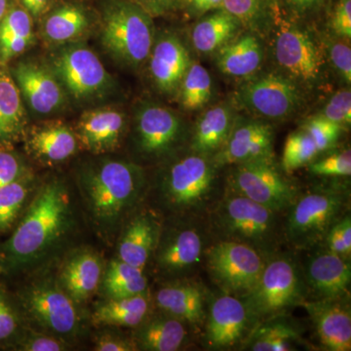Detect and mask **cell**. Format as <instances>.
Segmentation results:
<instances>
[{"mask_svg":"<svg viewBox=\"0 0 351 351\" xmlns=\"http://www.w3.org/2000/svg\"><path fill=\"white\" fill-rule=\"evenodd\" d=\"M34 191L10 237L0 244L2 274H19L43 265L75 228L73 198L64 182L51 178Z\"/></svg>","mask_w":351,"mask_h":351,"instance_id":"1","label":"cell"},{"mask_svg":"<svg viewBox=\"0 0 351 351\" xmlns=\"http://www.w3.org/2000/svg\"><path fill=\"white\" fill-rule=\"evenodd\" d=\"M78 186L94 230L112 240L144 199L147 178L137 164L108 159L83 168Z\"/></svg>","mask_w":351,"mask_h":351,"instance_id":"2","label":"cell"},{"mask_svg":"<svg viewBox=\"0 0 351 351\" xmlns=\"http://www.w3.org/2000/svg\"><path fill=\"white\" fill-rule=\"evenodd\" d=\"M281 215L225 189L206 217L215 240L247 245L267 258L280 251L285 243Z\"/></svg>","mask_w":351,"mask_h":351,"instance_id":"3","label":"cell"},{"mask_svg":"<svg viewBox=\"0 0 351 351\" xmlns=\"http://www.w3.org/2000/svg\"><path fill=\"white\" fill-rule=\"evenodd\" d=\"M213 158L191 152L170 164L158 184V201L172 218H203L218 202V171Z\"/></svg>","mask_w":351,"mask_h":351,"instance_id":"4","label":"cell"},{"mask_svg":"<svg viewBox=\"0 0 351 351\" xmlns=\"http://www.w3.org/2000/svg\"><path fill=\"white\" fill-rule=\"evenodd\" d=\"M306 299L301 263L293 253L279 251L267 258L258 283L241 300L257 326L293 307L301 306Z\"/></svg>","mask_w":351,"mask_h":351,"instance_id":"5","label":"cell"},{"mask_svg":"<svg viewBox=\"0 0 351 351\" xmlns=\"http://www.w3.org/2000/svg\"><path fill=\"white\" fill-rule=\"evenodd\" d=\"M348 193L339 189H317L299 195L286 212L285 242L297 250L323 245L332 226L348 214Z\"/></svg>","mask_w":351,"mask_h":351,"instance_id":"6","label":"cell"},{"mask_svg":"<svg viewBox=\"0 0 351 351\" xmlns=\"http://www.w3.org/2000/svg\"><path fill=\"white\" fill-rule=\"evenodd\" d=\"M25 323L34 329L69 341L80 330L78 306L60 286L56 277H38L16 293Z\"/></svg>","mask_w":351,"mask_h":351,"instance_id":"7","label":"cell"},{"mask_svg":"<svg viewBox=\"0 0 351 351\" xmlns=\"http://www.w3.org/2000/svg\"><path fill=\"white\" fill-rule=\"evenodd\" d=\"M274 58L284 75L300 87L316 88L325 78L328 63L324 45L306 27L283 19L274 4Z\"/></svg>","mask_w":351,"mask_h":351,"instance_id":"8","label":"cell"},{"mask_svg":"<svg viewBox=\"0 0 351 351\" xmlns=\"http://www.w3.org/2000/svg\"><path fill=\"white\" fill-rule=\"evenodd\" d=\"M152 18L136 2L113 0L104 13L103 45L121 63L138 68L149 60L156 40Z\"/></svg>","mask_w":351,"mask_h":351,"instance_id":"9","label":"cell"},{"mask_svg":"<svg viewBox=\"0 0 351 351\" xmlns=\"http://www.w3.org/2000/svg\"><path fill=\"white\" fill-rule=\"evenodd\" d=\"M201 219L172 218L169 225L164 221L152 262L166 280L188 278L204 263L212 237L208 225H201Z\"/></svg>","mask_w":351,"mask_h":351,"instance_id":"10","label":"cell"},{"mask_svg":"<svg viewBox=\"0 0 351 351\" xmlns=\"http://www.w3.org/2000/svg\"><path fill=\"white\" fill-rule=\"evenodd\" d=\"M265 261L260 252L247 245L214 240L205 251L203 265L221 292L242 299L258 283Z\"/></svg>","mask_w":351,"mask_h":351,"instance_id":"11","label":"cell"},{"mask_svg":"<svg viewBox=\"0 0 351 351\" xmlns=\"http://www.w3.org/2000/svg\"><path fill=\"white\" fill-rule=\"evenodd\" d=\"M226 189L285 214L300 195L292 182L276 167L274 157L230 166Z\"/></svg>","mask_w":351,"mask_h":351,"instance_id":"12","label":"cell"},{"mask_svg":"<svg viewBox=\"0 0 351 351\" xmlns=\"http://www.w3.org/2000/svg\"><path fill=\"white\" fill-rule=\"evenodd\" d=\"M237 99L249 112L269 120L293 117L302 105L301 87L281 73L251 77L240 86Z\"/></svg>","mask_w":351,"mask_h":351,"instance_id":"13","label":"cell"},{"mask_svg":"<svg viewBox=\"0 0 351 351\" xmlns=\"http://www.w3.org/2000/svg\"><path fill=\"white\" fill-rule=\"evenodd\" d=\"M255 327L256 323L240 298L223 293L210 301L203 327L209 348L225 350L243 345Z\"/></svg>","mask_w":351,"mask_h":351,"instance_id":"14","label":"cell"},{"mask_svg":"<svg viewBox=\"0 0 351 351\" xmlns=\"http://www.w3.org/2000/svg\"><path fill=\"white\" fill-rule=\"evenodd\" d=\"M54 75L76 99H88L101 93L110 75L100 59L89 48L71 46L53 59Z\"/></svg>","mask_w":351,"mask_h":351,"instance_id":"15","label":"cell"},{"mask_svg":"<svg viewBox=\"0 0 351 351\" xmlns=\"http://www.w3.org/2000/svg\"><path fill=\"white\" fill-rule=\"evenodd\" d=\"M184 137L181 117L169 108L147 105L136 117L135 143L138 152L149 159H159L174 152Z\"/></svg>","mask_w":351,"mask_h":351,"instance_id":"16","label":"cell"},{"mask_svg":"<svg viewBox=\"0 0 351 351\" xmlns=\"http://www.w3.org/2000/svg\"><path fill=\"white\" fill-rule=\"evenodd\" d=\"M307 251L311 253L301 265L307 297L311 295L313 300L350 297V260L332 253L323 245Z\"/></svg>","mask_w":351,"mask_h":351,"instance_id":"17","label":"cell"},{"mask_svg":"<svg viewBox=\"0 0 351 351\" xmlns=\"http://www.w3.org/2000/svg\"><path fill=\"white\" fill-rule=\"evenodd\" d=\"M274 132L261 120L235 117L230 135L216 156L212 157L219 168L274 157Z\"/></svg>","mask_w":351,"mask_h":351,"instance_id":"18","label":"cell"},{"mask_svg":"<svg viewBox=\"0 0 351 351\" xmlns=\"http://www.w3.org/2000/svg\"><path fill=\"white\" fill-rule=\"evenodd\" d=\"M163 223L156 210H136L120 230L117 258L145 270L154 257Z\"/></svg>","mask_w":351,"mask_h":351,"instance_id":"19","label":"cell"},{"mask_svg":"<svg viewBox=\"0 0 351 351\" xmlns=\"http://www.w3.org/2000/svg\"><path fill=\"white\" fill-rule=\"evenodd\" d=\"M159 311L182 321L195 331L204 327L207 315V292L189 278L175 279L157 289L154 299Z\"/></svg>","mask_w":351,"mask_h":351,"instance_id":"20","label":"cell"},{"mask_svg":"<svg viewBox=\"0 0 351 351\" xmlns=\"http://www.w3.org/2000/svg\"><path fill=\"white\" fill-rule=\"evenodd\" d=\"M350 297L337 300H306V309L324 350H351V311Z\"/></svg>","mask_w":351,"mask_h":351,"instance_id":"21","label":"cell"},{"mask_svg":"<svg viewBox=\"0 0 351 351\" xmlns=\"http://www.w3.org/2000/svg\"><path fill=\"white\" fill-rule=\"evenodd\" d=\"M104 270L100 255L93 250L82 249L66 258L56 278L64 292L80 306L100 290Z\"/></svg>","mask_w":351,"mask_h":351,"instance_id":"22","label":"cell"},{"mask_svg":"<svg viewBox=\"0 0 351 351\" xmlns=\"http://www.w3.org/2000/svg\"><path fill=\"white\" fill-rule=\"evenodd\" d=\"M126 129L125 115L114 108L90 110L78 120L75 132L85 151L103 154L119 147Z\"/></svg>","mask_w":351,"mask_h":351,"instance_id":"23","label":"cell"},{"mask_svg":"<svg viewBox=\"0 0 351 351\" xmlns=\"http://www.w3.org/2000/svg\"><path fill=\"white\" fill-rule=\"evenodd\" d=\"M11 75L27 105L38 114H50L63 106L61 83L48 69L31 62H21Z\"/></svg>","mask_w":351,"mask_h":351,"instance_id":"24","label":"cell"},{"mask_svg":"<svg viewBox=\"0 0 351 351\" xmlns=\"http://www.w3.org/2000/svg\"><path fill=\"white\" fill-rule=\"evenodd\" d=\"M149 60V71L156 86L163 93H178L191 64L181 39L170 34L156 39Z\"/></svg>","mask_w":351,"mask_h":351,"instance_id":"25","label":"cell"},{"mask_svg":"<svg viewBox=\"0 0 351 351\" xmlns=\"http://www.w3.org/2000/svg\"><path fill=\"white\" fill-rule=\"evenodd\" d=\"M27 152L40 162H63L77 151L75 132L62 122L41 124L25 134Z\"/></svg>","mask_w":351,"mask_h":351,"instance_id":"26","label":"cell"},{"mask_svg":"<svg viewBox=\"0 0 351 351\" xmlns=\"http://www.w3.org/2000/svg\"><path fill=\"white\" fill-rule=\"evenodd\" d=\"M189 326L169 314L159 311L149 314L137 327L134 328V343L138 350L176 351L186 345Z\"/></svg>","mask_w":351,"mask_h":351,"instance_id":"27","label":"cell"},{"mask_svg":"<svg viewBox=\"0 0 351 351\" xmlns=\"http://www.w3.org/2000/svg\"><path fill=\"white\" fill-rule=\"evenodd\" d=\"M263 47L254 34L237 36L216 52L217 66L230 77H252L260 69Z\"/></svg>","mask_w":351,"mask_h":351,"instance_id":"28","label":"cell"},{"mask_svg":"<svg viewBox=\"0 0 351 351\" xmlns=\"http://www.w3.org/2000/svg\"><path fill=\"white\" fill-rule=\"evenodd\" d=\"M12 75L0 63V147H11L25 137L27 115Z\"/></svg>","mask_w":351,"mask_h":351,"instance_id":"29","label":"cell"},{"mask_svg":"<svg viewBox=\"0 0 351 351\" xmlns=\"http://www.w3.org/2000/svg\"><path fill=\"white\" fill-rule=\"evenodd\" d=\"M149 292L126 298H106L91 315L95 325L104 327L135 328L152 313Z\"/></svg>","mask_w":351,"mask_h":351,"instance_id":"30","label":"cell"},{"mask_svg":"<svg viewBox=\"0 0 351 351\" xmlns=\"http://www.w3.org/2000/svg\"><path fill=\"white\" fill-rule=\"evenodd\" d=\"M235 115L226 105L215 106L198 119L191 140V152L213 157L230 135Z\"/></svg>","mask_w":351,"mask_h":351,"instance_id":"31","label":"cell"},{"mask_svg":"<svg viewBox=\"0 0 351 351\" xmlns=\"http://www.w3.org/2000/svg\"><path fill=\"white\" fill-rule=\"evenodd\" d=\"M242 25L234 16L221 8L196 23L191 32L193 47L202 54L221 49L237 36Z\"/></svg>","mask_w":351,"mask_h":351,"instance_id":"32","label":"cell"},{"mask_svg":"<svg viewBox=\"0 0 351 351\" xmlns=\"http://www.w3.org/2000/svg\"><path fill=\"white\" fill-rule=\"evenodd\" d=\"M301 332L281 316L263 321L254 328L242 350L253 351H292L304 345Z\"/></svg>","mask_w":351,"mask_h":351,"instance_id":"33","label":"cell"},{"mask_svg":"<svg viewBox=\"0 0 351 351\" xmlns=\"http://www.w3.org/2000/svg\"><path fill=\"white\" fill-rule=\"evenodd\" d=\"M145 270L113 258L104 270L100 290L106 298H126L147 292Z\"/></svg>","mask_w":351,"mask_h":351,"instance_id":"34","label":"cell"},{"mask_svg":"<svg viewBox=\"0 0 351 351\" xmlns=\"http://www.w3.org/2000/svg\"><path fill=\"white\" fill-rule=\"evenodd\" d=\"M32 40L31 15L25 9L13 7L0 22V63L22 54Z\"/></svg>","mask_w":351,"mask_h":351,"instance_id":"35","label":"cell"},{"mask_svg":"<svg viewBox=\"0 0 351 351\" xmlns=\"http://www.w3.org/2000/svg\"><path fill=\"white\" fill-rule=\"evenodd\" d=\"M36 189L34 175L27 173L0 189V234L12 232Z\"/></svg>","mask_w":351,"mask_h":351,"instance_id":"36","label":"cell"},{"mask_svg":"<svg viewBox=\"0 0 351 351\" xmlns=\"http://www.w3.org/2000/svg\"><path fill=\"white\" fill-rule=\"evenodd\" d=\"M89 25L86 13L75 5L56 9L44 23V36L50 43H64L82 36Z\"/></svg>","mask_w":351,"mask_h":351,"instance_id":"37","label":"cell"},{"mask_svg":"<svg viewBox=\"0 0 351 351\" xmlns=\"http://www.w3.org/2000/svg\"><path fill=\"white\" fill-rule=\"evenodd\" d=\"M180 103L188 110H200L209 103L213 84L209 71L198 63H191L182 78L179 90Z\"/></svg>","mask_w":351,"mask_h":351,"instance_id":"38","label":"cell"},{"mask_svg":"<svg viewBox=\"0 0 351 351\" xmlns=\"http://www.w3.org/2000/svg\"><path fill=\"white\" fill-rule=\"evenodd\" d=\"M25 326L15 295L0 284V350H11Z\"/></svg>","mask_w":351,"mask_h":351,"instance_id":"39","label":"cell"},{"mask_svg":"<svg viewBox=\"0 0 351 351\" xmlns=\"http://www.w3.org/2000/svg\"><path fill=\"white\" fill-rule=\"evenodd\" d=\"M319 154L315 143L311 136L302 129L292 132L286 138L284 145L282 169L284 172L292 173L302 166L313 162V159Z\"/></svg>","mask_w":351,"mask_h":351,"instance_id":"40","label":"cell"},{"mask_svg":"<svg viewBox=\"0 0 351 351\" xmlns=\"http://www.w3.org/2000/svg\"><path fill=\"white\" fill-rule=\"evenodd\" d=\"M69 341L27 325L16 339L11 350L64 351L71 350Z\"/></svg>","mask_w":351,"mask_h":351,"instance_id":"41","label":"cell"},{"mask_svg":"<svg viewBox=\"0 0 351 351\" xmlns=\"http://www.w3.org/2000/svg\"><path fill=\"white\" fill-rule=\"evenodd\" d=\"M301 128L311 136L319 152L334 147L343 130V127L319 114L309 117Z\"/></svg>","mask_w":351,"mask_h":351,"instance_id":"42","label":"cell"},{"mask_svg":"<svg viewBox=\"0 0 351 351\" xmlns=\"http://www.w3.org/2000/svg\"><path fill=\"white\" fill-rule=\"evenodd\" d=\"M269 0H223V9L234 16L242 25H255L267 8H271Z\"/></svg>","mask_w":351,"mask_h":351,"instance_id":"43","label":"cell"},{"mask_svg":"<svg viewBox=\"0 0 351 351\" xmlns=\"http://www.w3.org/2000/svg\"><path fill=\"white\" fill-rule=\"evenodd\" d=\"M309 171L321 177H350L351 175V152L345 149L330 154L320 160L309 163Z\"/></svg>","mask_w":351,"mask_h":351,"instance_id":"44","label":"cell"},{"mask_svg":"<svg viewBox=\"0 0 351 351\" xmlns=\"http://www.w3.org/2000/svg\"><path fill=\"white\" fill-rule=\"evenodd\" d=\"M323 246L328 250L350 260L351 257V217L346 214L332 226L325 237Z\"/></svg>","mask_w":351,"mask_h":351,"instance_id":"45","label":"cell"},{"mask_svg":"<svg viewBox=\"0 0 351 351\" xmlns=\"http://www.w3.org/2000/svg\"><path fill=\"white\" fill-rule=\"evenodd\" d=\"M348 41H339V38L329 39L324 46L326 56L331 62L332 69L346 85L351 83V49Z\"/></svg>","mask_w":351,"mask_h":351,"instance_id":"46","label":"cell"},{"mask_svg":"<svg viewBox=\"0 0 351 351\" xmlns=\"http://www.w3.org/2000/svg\"><path fill=\"white\" fill-rule=\"evenodd\" d=\"M317 114L331 120L343 128L350 126L351 123V92L350 88L339 90L338 92L332 95L324 108Z\"/></svg>","mask_w":351,"mask_h":351,"instance_id":"47","label":"cell"},{"mask_svg":"<svg viewBox=\"0 0 351 351\" xmlns=\"http://www.w3.org/2000/svg\"><path fill=\"white\" fill-rule=\"evenodd\" d=\"M29 172L23 159L11 147H0V189Z\"/></svg>","mask_w":351,"mask_h":351,"instance_id":"48","label":"cell"},{"mask_svg":"<svg viewBox=\"0 0 351 351\" xmlns=\"http://www.w3.org/2000/svg\"><path fill=\"white\" fill-rule=\"evenodd\" d=\"M331 18V27L335 36L350 40L351 0H337Z\"/></svg>","mask_w":351,"mask_h":351,"instance_id":"49","label":"cell"},{"mask_svg":"<svg viewBox=\"0 0 351 351\" xmlns=\"http://www.w3.org/2000/svg\"><path fill=\"white\" fill-rule=\"evenodd\" d=\"M94 350L97 351H135L133 339L112 331L101 332L95 339Z\"/></svg>","mask_w":351,"mask_h":351,"instance_id":"50","label":"cell"},{"mask_svg":"<svg viewBox=\"0 0 351 351\" xmlns=\"http://www.w3.org/2000/svg\"><path fill=\"white\" fill-rule=\"evenodd\" d=\"M179 0H136V3L147 11L152 17L169 12Z\"/></svg>","mask_w":351,"mask_h":351,"instance_id":"51","label":"cell"},{"mask_svg":"<svg viewBox=\"0 0 351 351\" xmlns=\"http://www.w3.org/2000/svg\"><path fill=\"white\" fill-rule=\"evenodd\" d=\"M286 5L295 14L307 15L315 12L324 4L325 0H284Z\"/></svg>","mask_w":351,"mask_h":351,"instance_id":"52","label":"cell"},{"mask_svg":"<svg viewBox=\"0 0 351 351\" xmlns=\"http://www.w3.org/2000/svg\"><path fill=\"white\" fill-rule=\"evenodd\" d=\"M188 1L193 12L197 15H203L210 11L223 8V0H188Z\"/></svg>","mask_w":351,"mask_h":351,"instance_id":"53","label":"cell"},{"mask_svg":"<svg viewBox=\"0 0 351 351\" xmlns=\"http://www.w3.org/2000/svg\"><path fill=\"white\" fill-rule=\"evenodd\" d=\"M27 12L32 16H38L43 12L47 7L49 0H20Z\"/></svg>","mask_w":351,"mask_h":351,"instance_id":"54","label":"cell"},{"mask_svg":"<svg viewBox=\"0 0 351 351\" xmlns=\"http://www.w3.org/2000/svg\"><path fill=\"white\" fill-rule=\"evenodd\" d=\"M9 10L8 0H0V22Z\"/></svg>","mask_w":351,"mask_h":351,"instance_id":"55","label":"cell"},{"mask_svg":"<svg viewBox=\"0 0 351 351\" xmlns=\"http://www.w3.org/2000/svg\"><path fill=\"white\" fill-rule=\"evenodd\" d=\"M0 274H2L1 265H0Z\"/></svg>","mask_w":351,"mask_h":351,"instance_id":"56","label":"cell"}]
</instances>
